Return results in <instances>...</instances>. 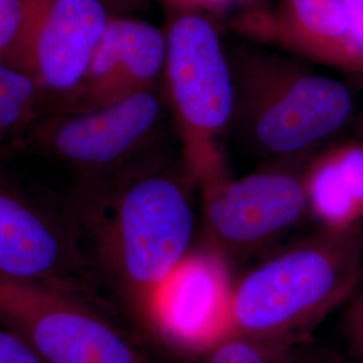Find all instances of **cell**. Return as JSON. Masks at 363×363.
Masks as SVG:
<instances>
[{"instance_id": "cell-1", "label": "cell", "mask_w": 363, "mask_h": 363, "mask_svg": "<svg viewBox=\"0 0 363 363\" xmlns=\"http://www.w3.org/2000/svg\"><path fill=\"white\" fill-rule=\"evenodd\" d=\"M190 172L152 162L77 191V218L91 264L142 323L157 289L194 249L196 216Z\"/></svg>"}, {"instance_id": "cell-2", "label": "cell", "mask_w": 363, "mask_h": 363, "mask_svg": "<svg viewBox=\"0 0 363 363\" xmlns=\"http://www.w3.org/2000/svg\"><path fill=\"white\" fill-rule=\"evenodd\" d=\"M363 226L316 233L234 281L228 337L292 343L358 292Z\"/></svg>"}, {"instance_id": "cell-3", "label": "cell", "mask_w": 363, "mask_h": 363, "mask_svg": "<svg viewBox=\"0 0 363 363\" xmlns=\"http://www.w3.org/2000/svg\"><path fill=\"white\" fill-rule=\"evenodd\" d=\"M164 106L154 91L88 111L45 115L21 150L39 152L70 169L78 190L117 181L155 162L144 155L162 127Z\"/></svg>"}, {"instance_id": "cell-4", "label": "cell", "mask_w": 363, "mask_h": 363, "mask_svg": "<svg viewBox=\"0 0 363 363\" xmlns=\"http://www.w3.org/2000/svg\"><path fill=\"white\" fill-rule=\"evenodd\" d=\"M166 74L174 115L184 144V167L203 187L226 175L217 138L235 111L228 61L214 27L186 13L166 35Z\"/></svg>"}, {"instance_id": "cell-5", "label": "cell", "mask_w": 363, "mask_h": 363, "mask_svg": "<svg viewBox=\"0 0 363 363\" xmlns=\"http://www.w3.org/2000/svg\"><path fill=\"white\" fill-rule=\"evenodd\" d=\"M91 273L72 208L46 202L0 162V281L91 298Z\"/></svg>"}, {"instance_id": "cell-6", "label": "cell", "mask_w": 363, "mask_h": 363, "mask_svg": "<svg viewBox=\"0 0 363 363\" xmlns=\"http://www.w3.org/2000/svg\"><path fill=\"white\" fill-rule=\"evenodd\" d=\"M89 298L50 286L0 281V322L45 363H148Z\"/></svg>"}, {"instance_id": "cell-7", "label": "cell", "mask_w": 363, "mask_h": 363, "mask_svg": "<svg viewBox=\"0 0 363 363\" xmlns=\"http://www.w3.org/2000/svg\"><path fill=\"white\" fill-rule=\"evenodd\" d=\"M307 214L304 171L264 169L202 187L203 245L229 262L269 245Z\"/></svg>"}, {"instance_id": "cell-8", "label": "cell", "mask_w": 363, "mask_h": 363, "mask_svg": "<svg viewBox=\"0 0 363 363\" xmlns=\"http://www.w3.org/2000/svg\"><path fill=\"white\" fill-rule=\"evenodd\" d=\"M352 97L334 78L306 74L267 85L247 100L242 121L261 154H301L340 130L351 116Z\"/></svg>"}, {"instance_id": "cell-9", "label": "cell", "mask_w": 363, "mask_h": 363, "mask_svg": "<svg viewBox=\"0 0 363 363\" xmlns=\"http://www.w3.org/2000/svg\"><path fill=\"white\" fill-rule=\"evenodd\" d=\"M233 286L230 262L194 247L157 289L145 325L182 347L211 350L228 335Z\"/></svg>"}, {"instance_id": "cell-10", "label": "cell", "mask_w": 363, "mask_h": 363, "mask_svg": "<svg viewBox=\"0 0 363 363\" xmlns=\"http://www.w3.org/2000/svg\"><path fill=\"white\" fill-rule=\"evenodd\" d=\"M111 16L99 0L37 1L25 72L43 91L45 115L77 88Z\"/></svg>"}, {"instance_id": "cell-11", "label": "cell", "mask_w": 363, "mask_h": 363, "mask_svg": "<svg viewBox=\"0 0 363 363\" xmlns=\"http://www.w3.org/2000/svg\"><path fill=\"white\" fill-rule=\"evenodd\" d=\"M166 55L167 42L159 28L112 15L77 88L46 115L94 109L152 91Z\"/></svg>"}, {"instance_id": "cell-12", "label": "cell", "mask_w": 363, "mask_h": 363, "mask_svg": "<svg viewBox=\"0 0 363 363\" xmlns=\"http://www.w3.org/2000/svg\"><path fill=\"white\" fill-rule=\"evenodd\" d=\"M308 214L320 229L363 226V143L337 145L304 171Z\"/></svg>"}, {"instance_id": "cell-13", "label": "cell", "mask_w": 363, "mask_h": 363, "mask_svg": "<svg viewBox=\"0 0 363 363\" xmlns=\"http://www.w3.org/2000/svg\"><path fill=\"white\" fill-rule=\"evenodd\" d=\"M286 13L289 31L307 50L349 67L345 0H286Z\"/></svg>"}, {"instance_id": "cell-14", "label": "cell", "mask_w": 363, "mask_h": 363, "mask_svg": "<svg viewBox=\"0 0 363 363\" xmlns=\"http://www.w3.org/2000/svg\"><path fill=\"white\" fill-rule=\"evenodd\" d=\"M45 115V96L23 70L0 61V154L19 151Z\"/></svg>"}, {"instance_id": "cell-15", "label": "cell", "mask_w": 363, "mask_h": 363, "mask_svg": "<svg viewBox=\"0 0 363 363\" xmlns=\"http://www.w3.org/2000/svg\"><path fill=\"white\" fill-rule=\"evenodd\" d=\"M37 1L38 0H0V61L23 72L26 64L27 39Z\"/></svg>"}, {"instance_id": "cell-16", "label": "cell", "mask_w": 363, "mask_h": 363, "mask_svg": "<svg viewBox=\"0 0 363 363\" xmlns=\"http://www.w3.org/2000/svg\"><path fill=\"white\" fill-rule=\"evenodd\" d=\"M292 343L228 337L210 351L208 363H303Z\"/></svg>"}, {"instance_id": "cell-17", "label": "cell", "mask_w": 363, "mask_h": 363, "mask_svg": "<svg viewBox=\"0 0 363 363\" xmlns=\"http://www.w3.org/2000/svg\"><path fill=\"white\" fill-rule=\"evenodd\" d=\"M349 67L363 73V0H345Z\"/></svg>"}, {"instance_id": "cell-18", "label": "cell", "mask_w": 363, "mask_h": 363, "mask_svg": "<svg viewBox=\"0 0 363 363\" xmlns=\"http://www.w3.org/2000/svg\"><path fill=\"white\" fill-rule=\"evenodd\" d=\"M0 363H45L28 343L13 327L0 322Z\"/></svg>"}, {"instance_id": "cell-19", "label": "cell", "mask_w": 363, "mask_h": 363, "mask_svg": "<svg viewBox=\"0 0 363 363\" xmlns=\"http://www.w3.org/2000/svg\"><path fill=\"white\" fill-rule=\"evenodd\" d=\"M345 334L355 358L363 363V291H359L346 304Z\"/></svg>"}, {"instance_id": "cell-20", "label": "cell", "mask_w": 363, "mask_h": 363, "mask_svg": "<svg viewBox=\"0 0 363 363\" xmlns=\"http://www.w3.org/2000/svg\"><path fill=\"white\" fill-rule=\"evenodd\" d=\"M174 7L191 9V7H222L237 0H166Z\"/></svg>"}, {"instance_id": "cell-21", "label": "cell", "mask_w": 363, "mask_h": 363, "mask_svg": "<svg viewBox=\"0 0 363 363\" xmlns=\"http://www.w3.org/2000/svg\"><path fill=\"white\" fill-rule=\"evenodd\" d=\"M99 1L104 4L105 9L111 13V15L117 16V13L130 11V9L139 6L143 0H99Z\"/></svg>"}]
</instances>
